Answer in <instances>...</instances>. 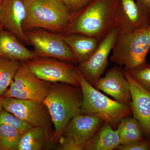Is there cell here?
<instances>
[{"instance_id": "obj_25", "label": "cell", "mask_w": 150, "mask_h": 150, "mask_svg": "<svg viewBox=\"0 0 150 150\" xmlns=\"http://www.w3.org/2000/svg\"><path fill=\"white\" fill-rule=\"evenodd\" d=\"M116 149L118 150H150V139H146L142 142L127 145H121Z\"/></svg>"}, {"instance_id": "obj_1", "label": "cell", "mask_w": 150, "mask_h": 150, "mask_svg": "<svg viewBox=\"0 0 150 150\" xmlns=\"http://www.w3.org/2000/svg\"><path fill=\"white\" fill-rule=\"evenodd\" d=\"M118 0H91L71 13L63 35L79 33L99 41L116 28L115 17Z\"/></svg>"}, {"instance_id": "obj_26", "label": "cell", "mask_w": 150, "mask_h": 150, "mask_svg": "<svg viewBox=\"0 0 150 150\" xmlns=\"http://www.w3.org/2000/svg\"><path fill=\"white\" fill-rule=\"evenodd\" d=\"M67 6L71 13H74L82 8L91 0H62Z\"/></svg>"}, {"instance_id": "obj_16", "label": "cell", "mask_w": 150, "mask_h": 150, "mask_svg": "<svg viewBox=\"0 0 150 150\" xmlns=\"http://www.w3.org/2000/svg\"><path fill=\"white\" fill-rule=\"evenodd\" d=\"M0 56L11 59L25 62L37 58L21 43L11 33L3 29L0 30Z\"/></svg>"}, {"instance_id": "obj_9", "label": "cell", "mask_w": 150, "mask_h": 150, "mask_svg": "<svg viewBox=\"0 0 150 150\" xmlns=\"http://www.w3.org/2000/svg\"><path fill=\"white\" fill-rule=\"evenodd\" d=\"M38 78L48 82H60L80 86L76 67L57 59L37 57L23 62Z\"/></svg>"}, {"instance_id": "obj_19", "label": "cell", "mask_w": 150, "mask_h": 150, "mask_svg": "<svg viewBox=\"0 0 150 150\" xmlns=\"http://www.w3.org/2000/svg\"><path fill=\"white\" fill-rule=\"evenodd\" d=\"M50 126L33 127L22 135L16 150H40L50 141L53 143Z\"/></svg>"}, {"instance_id": "obj_15", "label": "cell", "mask_w": 150, "mask_h": 150, "mask_svg": "<svg viewBox=\"0 0 150 150\" xmlns=\"http://www.w3.org/2000/svg\"><path fill=\"white\" fill-rule=\"evenodd\" d=\"M116 27L120 29L141 28L150 22V18L135 0H118L115 17Z\"/></svg>"}, {"instance_id": "obj_21", "label": "cell", "mask_w": 150, "mask_h": 150, "mask_svg": "<svg viewBox=\"0 0 150 150\" xmlns=\"http://www.w3.org/2000/svg\"><path fill=\"white\" fill-rule=\"evenodd\" d=\"M18 60L0 56V96H3L13 81L21 64Z\"/></svg>"}, {"instance_id": "obj_17", "label": "cell", "mask_w": 150, "mask_h": 150, "mask_svg": "<svg viewBox=\"0 0 150 150\" xmlns=\"http://www.w3.org/2000/svg\"><path fill=\"white\" fill-rule=\"evenodd\" d=\"M64 38L79 64L87 61L100 42L96 38L79 33L64 35Z\"/></svg>"}, {"instance_id": "obj_13", "label": "cell", "mask_w": 150, "mask_h": 150, "mask_svg": "<svg viewBox=\"0 0 150 150\" xmlns=\"http://www.w3.org/2000/svg\"><path fill=\"white\" fill-rule=\"evenodd\" d=\"M124 73L130 84V106L133 117L139 122L145 137L150 139V92L138 83L125 69Z\"/></svg>"}, {"instance_id": "obj_14", "label": "cell", "mask_w": 150, "mask_h": 150, "mask_svg": "<svg viewBox=\"0 0 150 150\" xmlns=\"http://www.w3.org/2000/svg\"><path fill=\"white\" fill-rule=\"evenodd\" d=\"M26 10L23 0H4L0 6V21L4 28L30 45L23 28Z\"/></svg>"}, {"instance_id": "obj_22", "label": "cell", "mask_w": 150, "mask_h": 150, "mask_svg": "<svg viewBox=\"0 0 150 150\" xmlns=\"http://www.w3.org/2000/svg\"><path fill=\"white\" fill-rule=\"evenodd\" d=\"M24 133L8 125H0V150H16Z\"/></svg>"}, {"instance_id": "obj_8", "label": "cell", "mask_w": 150, "mask_h": 150, "mask_svg": "<svg viewBox=\"0 0 150 150\" xmlns=\"http://www.w3.org/2000/svg\"><path fill=\"white\" fill-rule=\"evenodd\" d=\"M51 83L38 77L21 62L9 88L3 96L43 102L50 91Z\"/></svg>"}, {"instance_id": "obj_27", "label": "cell", "mask_w": 150, "mask_h": 150, "mask_svg": "<svg viewBox=\"0 0 150 150\" xmlns=\"http://www.w3.org/2000/svg\"><path fill=\"white\" fill-rule=\"evenodd\" d=\"M137 4L150 18V0H135Z\"/></svg>"}, {"instance_id": "obj_12", "label": "cell", "mask_w": 150, "mask_h": 150, "mask_svg": "<svg viewBox=\"0 0 150 150\" xmlns=\"http://www.w3.org/2000/svg\"><path fill=\"white\" fill-rule=\"evenodd\" d=\"M94 86L112 97L117 102L131 106L130 84L121 67L115 66L108 70L104 77L100 78Z\"/></svg>"}, {"instance_id": "obj_29", "label": "cell", "mask_w": 150, "mask_h": 150, "mask_svg": "<svg viewBox=\"0 0 150 150\" xmlns=\"http://www.w3.org/2000/svg\"><path fill=\"white\" fill-rule=\"evenodd\" d=\"M3 29H4V26H3V25L2 24L1 22L0 21V30H1Z\"/></svg>"}, {"instance_id": "obj_30", "label": "cell", "mask_w": 150, "mask_h": 150, "mask_svg": "<svg viewBox=\"0 0 150 150\" xmlns=\"http://www.w3.org/2000/svg\"><path fill=\"white\" fill-rule=\"evenodd\" d=\"M4 0H0V6H1V5L2 4L3 2L4 1Z\"/></svg>"}, {"instance_id": "obj_18", "label": "cell", "mask_w": 150, "mask_h": 150, "mask_svg": "<svg viewBox=\"0 0 150 150\" xmlns=\"http://www.w3.org/2000/svg\"><path fill=\"white\" fill-rule=\"evenodd\" d=\"M120 144L118 130H114L109 123L104 122L96 134L86 143L83 150H112Z\"/></svg>"}, {"instance_id": "obj_28", "label": "cell", "mask_w": 150, "mask_h": 150, "mask_svg": "<svg viewBox=\"0 0 150 150\" xmlns=\"http://www.w3.org/2000/svg\"><path fill=\"white\" fill-rule=\"evenodd\" d=\"M3 108L2 97L0 96V110H1Z\"/></svg>"}, {"instance_id": "obj_20", "label": "cell", "mask_w": 150, "mask_h": 150, "mask_svg": "<svg viewBox=\"0 0 150 150\" xmlns=\"http://www.w3.org/2000/svg\"><path fill=\"white\" fill-rule=\"evenodd\" d=\"M117 129L121 145H127L146 139L142 126L134 117L127 116L123 118Z\"/></svg>"}, {"instance_id": "obj_7", "label": "cell", "mask_w": 150, "mask_h": 150, "mask_svg": "<svg viewBox=\"0 0 150 150\" xmlns=\"http://www.w3.org/2000/svg\"><path fill=\"white\" fill-rule=\"evenodd\" d=\"M104 123L101 118L93 115H76L68 123L58 140V149L83 150L86 143L96 134Z\"/></svg>"}, {"instance_id": "obj_24", "label": "cell", "mask_w": 150, "mask_h": 150, "mask_svg": "<svg viewBox=\"0 0 150 150\" xmlns=\"http://www.w3.org/2000/svg\"><path fill=\"white\" fill-rule=\"evenodd\" d=\"M126 71L138 83L150 92V64L146 62L132 69Z\"/></svg>"}, {"instance_id": "obj_3", "label": "cell", "mask_w": 150, "mask_h": 150, "mask_svg": "<svg viewBox=\"0 0 150 150\" xmlns=\"http://www.w3.org/2000/svg\"><path fill=\"white\" fill-rule=\"evenodd\" d=\"M150 49V22L135 30L118 28L110 60L119 67L130 70L146 62Z\"/></svg>"}, {"instance_id": "obj_5", "label": "cell", "mask_w": 150, "mask_h": 150, "mask_svg": "<svg viewBox=\"0 0 150 150\" xmlns=\"http://www.w3.org/2000/svg\"><path fill=\"white\" fill-rule=\"evenodd\" d=\"M76 70L83 95L80 114L98 117L113 129L117 128L123 118L132 115L130 106L110 99L89 83L77 67Z\"/></svg>"}, {"instance_id": "obj_6", "label": "cell", "mask_w": 150, "mask_h": 150, "mask_svg": "<svg viewBox=\"0 0 150 150\" xmlns=\"http://www.w3.org/2000/svg\"><path fill=\"white\" fill-rule=\"evenodd\" d=\"M33 51L38 57L53 58L65 62L78 63L62 33L36 28L25 31Z\"/></svg>"}, {"instance_id": "obj_11", "label": "cell", "mask_w": 150, "mask_h": 150, "mask_svg": "<svg viewBox=\"0 0 150 150\" xmlns=\"http://www.w3.org/2000/svg\"><path fill=\"white\" fill-rule=\"evenodd\" d=\"M118 33V28H115L100 41L92 56L77 67L83 77L93 86L106 69L108 56L114 46Z\"/></svg>"}, {"instance_id": "obj_10", "label": "cell", "mask_w": 150, "mask_h": 150, "mask_svg": "<svg viewBox=\"0 0 150 150\" xmlns=\"http://www.w3.org/2000/svg\"><path fill=\"white\" fill-rule=\"evenodd\" d=\"M2 97L4 109L33 127L51 125V117L43 102L31 100Z\"/></svg>"}, {"instance_id": "obj_2", "label": "cell", "mask_w": 150, "mask_h": 150, "mask_svg": "<svg viewBox=\"0 0 150 150\" xmlns=\"http://www.w3.org/2000/svg\"><path fill=\"white\" fill-rule=\"evenodd\" d=\"M83 95L80 86L63 83H51L50 91L43 101L54 124L53 143H57L68 123L80 114Z\"/></svg>"}, {"instance_id": "obj_23", "label": "cell", "mask_w": 150, "mask_h": 150, "mask_svg": "<svg viewBox=\"0 0 150 150\" xmlns=\"http://www.w3.org/2000/svg\"><path fill=\"white\" fill-rule=\"evenodd\" d=\"M5 124L25 133L33 126L3 108L0 110V125Z\"/></svg>"}, {"instance_id": "obj_4", "label": "cell", "mask_w": 150, "mask_h": 150, "mask_svg": "<svg viewBox=\"0 0 150 150\" xmlns=\"http://www.w3.org/2000/svg\"><path fill=\"white\" fill-rule=\"evenodd\" d=\"M23 1L26 10L24 32L41 28L63 34L71 13L62 0Z\"/></svg>"}]
</instances>
